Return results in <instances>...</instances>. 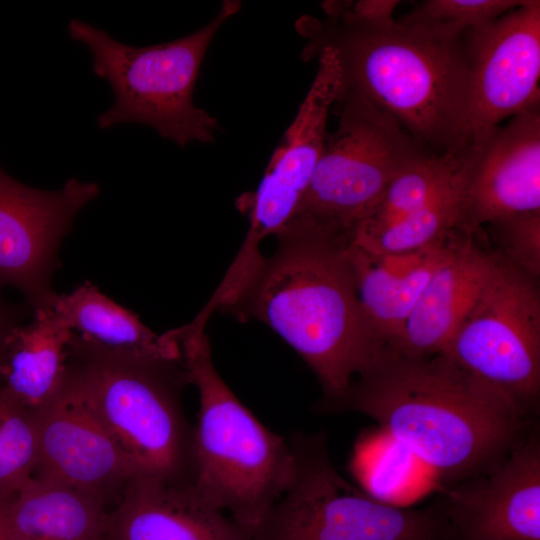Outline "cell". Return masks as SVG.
I'll return each instance as SVG.
<instances>
[{
  "mask_svg": "<svg viewBox=\"0 0 540 540\" xmlns=\"http://www.w3.org/2000/svg\"><path fill=\"white\" fill-rule=\"evenodd\" d=\"M325 412H356L449 488L498 466L536 427L512 401L443 354L382 349Z\"/></svg>",
  "mask_w": 540,
  "mask_h": 540,
  "instance_id": "cell-1",
  "label": "cell"
},
{
  "mask_svg": "<svg viewBox=\"0 0 540 540\" xmlns=\"http://www.w3.org/2000/svg\"><path fill=\"white\" fill-rule=\"evenodd\" d=\"M277 248L229 310L278 334L313 371L324 407L340 400L384 348L363 312L348 254L350 235L294 216Z\"/></svg>",
  "mask_w": 540,
  "mask_h": 540,
  "instance_id": "cell-2",
  "label": "cell"
},
{
  "mask_svg": "<svg viewBox=\"0 0 540 540\" xmlns=\"http://www.w3.org/2000/svg\"><path fill=\"white\" fill-rule=\"evenodd\" d=\"M352 1H325V17L302 15V59L335 54L338 94L360 96L394 117L433 153H459L471 140V90L463 39L448 40L394 19L369 23Z\"/></svg>",
  "mask_w": 540,
  "mask_h": 540,
  "instance_id": "cell-3",
  "label": "cell"
},
{
  "mask_svg": "<svg viewBox=\"0 0 540 540\" xmlns=\"http://www.w3.org/2000/svg\"><path fill=\"white\" fill-rule=\"evenodd\" d=\"M175 331L189 383L199 394L193 486L207 503L253 533L290 481L289 440L264 426L219 375L206 324L193 319Z\"/></svg>",
  "mask_w": 540,
  "mask_h": 540,
  "instance_id": "cell-4",
  "label": "cell"
},
{
  "mask_svg": "<svg viewBox=\"0 0 540 540\" xmlns=\"http://www.w3.org/2000/svg\"><path fill=\"white\" fill-rule=\"evenodd\" d=\"M67 377L138 470L139 476L192 481L193 426L180 391L184 363L108 353L73 333Z\"/></svg>",
  "mask_w": 540,
  "mask_h": 540,
  "instance_id": "cell-5",
  "label": "cell"
},
{
  "mask_svg": "<svg viewBox=\"0 0 540 540\" xmlns=\"http://www.w3.org/2000/svg\"><path fill=\"white\" fill-rule=\"evenodd\" d=\"M240 8V1L225 0L217 16L203 28L145 47L121 43L103 29L70 20L69 37L89 49L93 74L107 81L113 92V103L97 116V126L146 125L180 148L190 142H213L217 120L195 106L194 88L212 39Z\"/></svg>",
  "mask_w": 540,
  "mask_h": 540,
  "instance_id": "cell-6",
  "label": "cell"
},
{
  "mask_svg": "<svg viewBox=\"0 0 540 540\" xmlns=\"http://www.w3.org/2000/svg\"><path fill=\"white\" fill-rule=\"evenodd\" d=\"M288 440L290 481L249 540H457L443 500L418 509L396 506L346 482L324 434Z\"/></svg>",
  "mask_w": 540,
  "mask_h": 540,
  "instance_id": "cell-7",
  "label": "cell"
},
{
  "mask_svg": "<svg viewBox=\"0 0 540 540\" xmlns=\"http://www.w3.org/2000/svg\"><path fill=\"white\" fill-rule=\"evenodd\" d=\"M332 107L338 126L327 134L307 192L294 216H307L351 235L392 178L433 152L394 117L360 96L339 94Z\"/></svg>",
  "mask_w": 540,
  "mask_h": 540,
  "instance_id": "cell-8",
  "label": "cell"
},
{
  "mask_svg": "<svg viewBox=\"0 0 540 540\" xmlns=\"http://www.w3.org/2000/svg\"><path fill=\"white\" fill-rule=\"evenodd\" d=\"M536 419L540 402V286L495 255L442 353Z\"/></svg>",
  "mask_w": 540,
  "mask_h": 540,
  "instance_id": "cell-9",
  "label": "cell"
},
{
  "mask_svg": "<svg viewBox=\"0 0 540 540\" xmlns=\"http://www.w3.org/2000/svg\"><path fill=\"white\" fill-rule=\"evenodd\" d=\"M316 59V76L258 188L237 199V207L248 215L249 228L223 278L233 290L243 289L258 271L265 258L260 243L279 233L296 214L321 156L328 114L338 94L339 69L330 49L322 50Z\"/></svg>",
  "mask_w": 540,
  "mask_h": 540,
  "instance_id": "cell-10",
  "label": "cell"
},
{
  "mask_svg": "<svg viewBox=\"0 0 540 540\" xmlns=\"http://www.w3.org/2000/svg\"><path fill=\"white\" fill-rule=\"evenodd\" d=\"M100 194L96 182L70 178L57 190L28 186L0 166V285L15 287L32 312L58 297V251L81 209Z\"/></svg>",
  "mask_w": 540,
  "mask_h": 540,
  "instance_id": "cell-11",
  "label": "cell"
},
{
  "mask_svg": "<svg viewBox=\"0 0 540 540\" xmlns=\"http://www.w3.org/2000/svg\"><path fill=\"white\" fill-rule=\"evenodd\" d=\"M456 161L459 227L540 210V107L472 136Z\"/></svg>",
  "mask_w": 540,
  "mask_h": 540,
  "instance_id": "cell-12",
  "label": "cell"
},
{
  "mask_svg": "<svg viewBox=\"0 0 540 540\" xmlns=\"http://www.w3.org/2000/svg\"><path fill=\"white\" fill-rule=\"evenodd\" d=\"M35 418L38 454L33 476L93 497L105 506L112 500L117 503L128 483L139 476L67 373L59 392Z\"/></svg>",
  "mask_w": 540,
  "mask_h": 540,
  "instance_id": "cell-13",
  "label": "cell"
},
{
  "mask_svg": "<svg viewBox=\"0 0 540 540\" xmlns=\"http://www.w3.org/2000/svg\"><path fill=\"white\" fill-rule=\"evenodd\" d=\"M462 39L468 60L472 136L540 107L539 0H522Z\"/></svg>",
  "mask_w": 540,
  "mask_h": 540,
  "instance_id": "cell-14",
  "label": "cell"
},
{
  "mask_svg": "<svg viewBox=\"0 0 540 540\" xmlns=\"http://www.w3.org/2000/svg\"><path fill=\"white\" fill-rule=\"evenodd\" d=\"M457 540H540V436L528 437L487 473L447 488Z\"/></svg>",
  "mask_w": 540,
  "mask_h": 540,
  "instance_id": "cell-15",
  "label": "cell"
},
{
  "mask_svg": "<svg viewBox=\"0 0 540 540\" xmlns=\"http://www.w3.org/2000/svg\"><path fill=\"white\" fill-rule=\"evenodd\" d=\"M482 230L457 227L393 349L408 357L442 354L494 263Z\"/></svg>",
  "mask_w": 540,
  "mask_h": 540,
  "instance_id": "cell-16",
  "label": "cell"
},
{
  "mask_svg": "<svg viewBox=\"0 0 540 540\" xmlns=\"http://www.w3.org/2000/svg\"><path fill=\"white\" fill-rule=\"evenodd\" d=\"M252 532L207 503L192 481L137 476L109 512L107 540H249Z\"/></svg>",
  "mask_w": 540,
  "mask_h": 540,
  "instance_id": "cell-17",
  "label": "cell"
},
{
  "mask_svg": "<svg viewBox=\"0 0 540 540\" xmlns=\"http://www.w3.org/2000/svg\"><path fill=\"white\" fill-rule=\"evenodd\" d=\"M452 232L432 246L400 255H375L349 243L358 297L384 349H393L397 344L422 290L447 250Z\"/></svg>",
  "mask_w": 540,
  "mask_h": 540,
  "instance_id": "cell-18",
  "label": "cell"
},
{
  "mask_svg": "<svg viewBox=\"0 0 540 540\" xmlns=\"http://www.w3.org/2000/svg\"><path fill=\"white\" fill-rule=\"evenodd\" d=\"M52 309L74 334L97 349L149 361L183 362L175 329L156 334L88 281L68 294H58Z\"/></svg>",
  "mask_w": 540,
  "mask_h": 540,
  "instance_id": "cell-19",
  "label": "cell"
},
{
  "mask_svg": "<svg viewBox=\"0 0 540 540\" xmlns=\"http://www.w3.org/2000/svg\"><path fill=\"white\" fill-rule=\"evenodd\" d=\"M73 332L53 309L33 312L7 338L0 386L34 414L59 392L68 369Z\"/></svg>",
  "mask_w": 540,
  "mask_h": 540,
  "instance_id": "cell-20",
  "label": "cell"
},
{
  "mask_svg": "<svg viewBox=\"0 0 540 540\" xmlns=\"http://www.w3.org/2000/svg\"><path fill=\"white\" fill-rule=\"evenodd\" d=\"M109 511L99 500L32 476L8 496L7 540H107Z\"/></svg>",
  "mask_w": 540,
  "mask_h": 540,
  "instance_id": "cell-21",
  "label": "cell"
},
{
  "mask_svg": "<svg viewBox=\"0 0 540 540\" xmlns=\"http://www.w3.org/2000/svg\"><path fill=\"white\" fill-rule=\"evenodd\" d=\"M460 225V191L456 168L451 180L423 206L379 232L350 238L375 255L413 253L443 241Z\"/></svg>",
  "mask_w": 540,
  "mask_h": 540,
  "instance_id": "cell-22",
  "label": "cell"
},
{
  "mask_svg": "<svg viewBox=\"0 0 540 540\" xmlns=\"http://www.w3.org/2000/svg\"><path fill=\"white\" fill-rule=\"evenodd\" d=\"M456 154H427L398 172L351 237L379 232L423 206L452 178Z\"/></svg>",
  "mask_w": 540,
  "mask_h": 540,
  "instance_id": "cell-23",
  "label": "cell"
},
{
  "mask_svg": "<svg viewBox=\"0 0 540 540\" xmlns=\"http://www.w3.org/2000/svg\"><path fill=\"white\" fill-rule=\"evenodd\" d=\"M37 454L35 414L0 386V495H11L33 476Z\"/></svg>",
  "mask_w": 540,
  "mask_h": 540,
  "instance_id": "cell-24",
  "label": "cell"
},
{
  "mask_svg": "<svg viewBox=\"0 0 540 540\" xmlns=\"http://www.w3.org/2000/svg\"><path fill=\"white\" fill-rule=\"evenodd\" d=\"M522 0H425L396 21L429 35L461 39L520 5Z\"/></svg>",
  "mask_w": 540,
  "mask_h": 540,
  "instance_id": "cell-25",
  "label": "cell"
},
{
  "mask_svg": "<svg viewBox=\"0 0 540 540\" xmlns=\"http://www.w3.org/2000/svg\"><path fill=\"white\" fill-rule=\"evenodd\" d=\"M481 230L494 255L540 279V210L496 219Z\"/></svg>",
  "mask_w": 540,
  "mask_h": 540,
  "instance_id": "cell-26",
  "label": "cell"
},
{
  "mask_svg": "<svg viewBox=\"0 0 540 540\" xmlns=\"http://www.w3.org/2000/svg\"><path fill=\"white\" fill-rule=\"evenodd\" d=\"M398 4V0H360L352 2L351 11L366 22L387 23L394 20L393 12Z\"/></svg>",
  "mask_w": 540,
  "mask_h": 540,
  "instance_id": "cell-27",
  "label": "cell"
},
{
  "mask_svg": "<svg viewBox=\"0 0 540 540\" xmlns=\"http://www.w3.org/2000/svg\"><path fill=\"white\" fill-rule=\"evenodd\" d=\"M29 307H22L8 302L0 292V364L5 351L6 341L11 331L22 324Z\"/></svg>",
  "mask_w": 540,
  "mask_h": 540,
  "instance_id": "cell-28",
  "label": "cell"
},
{
  "mask_svg": "<svg viewBox=\"0 0 540 540\" xmlns=\"http://www.w3.org/2000/svg\"><path fill=\"white\" fill-rule=\"evenodd\" d=\"M8 496L0 495V540H7L6 529H5V511H6Z\"/></svg>",
  "mask_w": 540,
  "mask_h": 540,
  "instance_id": "cell-29",
  "label": "cell"
}]
</instances>
